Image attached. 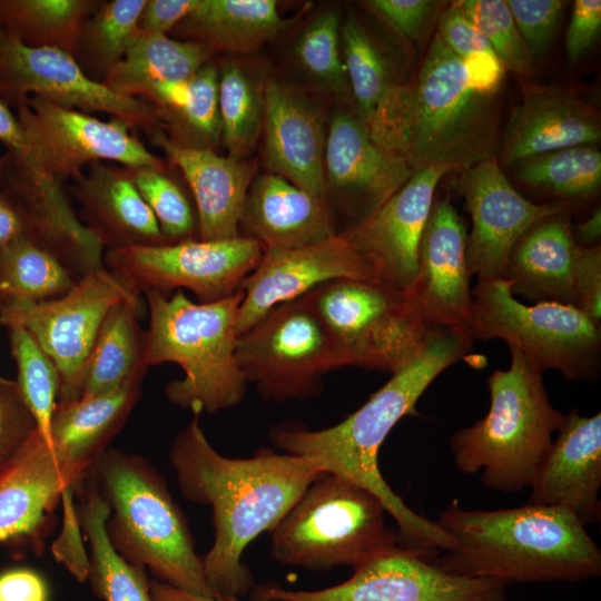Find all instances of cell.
<instances>
[{"mask_svg": "<svg viewBox=\"0 0 601 601\" xmlns=\"http://www.w3.org/2000/svg\"><path fill=\"white\" fill-rule=\"evenodd\" d=\"M600 140L598 109L566 88L535 86L514 108L495 158L503 169L550 151Z\"/></svg>", "mask_w": 601, "mask_h": 601, "instance_id": "26", "label": "cell"}, {"mask_svg": "<svg viewBox=\"0 0 601 601\" xmlns=\"http://www.w3.org/2000/svg\"><path fill=\"white\" fill-rule=\"evenodd\" d=\"M509 349L510 367L487 380L486 415L454 432L450 450L460 473L481 471L485 487L514 493L531 487L564 414L551 404L542 373L516 347Z\"/></svg>", "mask_w": 601, "mask_h": 601, "instance_id": "6", "label": "cell"}, {"mask_svg": "<svg viewBox=\"0 0 601 601\" xmlns=\"http://www.w3.org/2000/svg\"><path fill=\"white\" fill-rule=\"evenodd\" d=\"M149 312L145 363L178 364L184 376L165 394L193 414L229 410L244 398L247 383L236 359L242 290L210 303L191 302L181 289L170 297L145 290Z\"/></svg>", "mask_w": 601, "mask_h": 601, "instance_id": "5", "label": "cell"}, {"mask_svg": "<svg viewBox=\"0 0 601 601\" xmlns=\"http://www.w3.org/2000/svg\"><path fill=\"white\" fill-rule=\"evenodd\" d=\"M435 523L453 546L428 559L441 570L505 584L581 582L601 575V551L575 514L525 504L465 510L453 499Z\"/></svg>", "mask_w": 601, "mask_h": 601, "instance_id": "3", "label": "cell"}, {"mask_svg": "<svg viewBox=\"0 0 601 601\" xmlns=\"http://www.w3.org/2000/svg\"><path fill=\"white\" fill-rule=\"evenodd\" d=\"M601 236V210L597 208L593 214L577 226L575 240L578 239L583 247L597 245Z\"/></svg>", "mask_w": 601, "mask_h": 601, "instance_id": "60", "label": "cell"}, {"mask_svg": "<svg viewBox=\"0 0 601 601\" xmlns=\"http://www.w3.org/2000/svg\"><path fill=\"white\" fill-rule=\"evenodd\" d=\"M16 117L29 149V160L65 184L93 161L125 167H166L131 134L125 121H102L90 114L31 96Z\"/></svg>", "mask_w": 601, "mask_h": 601, "instance_id": "14", "label": "cell"}, {"mask_svg": "<svg viewBox=\"0 0 601 601\" xmlns=\"http://www.w3.org/2000/svg\"><path fill=\"white\" fill-rule=\"evenodd\" d=\"M335 279L380 283L371 265L341 234L302 248H265L239 286L244 298L237 315L238 336L275 306Z\"/></svg>", "mask_w": 601, "mask_h": 601, "instance_id": "21", "label": "cell"}, {"mask_svg": "<svg viewBox=\"0 0 601 601\" xmlns=\"http://www.w3.org/2000/svg\"><path fill=\"white\" fill-rule=\"evenodd\" d=\"M516 28L533 56H542L553 40L565 8L561 0H508Z\"/></svg>", "mask_w": 601, "mask_h": 601, "instance_id": "47", "label": "cell"}, {"mask_svg": "<svg viewBox=\"0 0 601 601\" xmlns=\"http://www.w3.org/2000/svg\"><path fill=\"white\" fill-rule=\"evenodd\" d=\"M466 246L464 221L450 196H445L432 207L420 244L416 276L406 294L411 309L428 332L471 335L472 288Z\"/></svg>", "mask_w": 601, "mask_h": 601, "instance_id": "18", "label": "cell"}, {"mask_svg": "<svg viewBox=\"0 0 601 601\" xmlns=\"http://www.w3.org/2000/svg\"><path fill=\"white\" fill-rule=\"evenodd\" d=\"M0 141L6 149L19 152L29 159V149L22 130L10 107L0 101Z\"/></svg>", "mask_w": 601, "mask_h": 601, "instance_id": "56", "label": "cell"}, {"mask_svg": "<svg viewBox=\"0 0 601 601\" xmlns=\"http://www.w3.org/2000/svg\"><path fill=\"white\" fill-rule=\"evenodd\" d=\"M513 176L554 197L589 199L601 186V152L597 145L550 151L518 162Z\"/></svg>", "mask_w": 601, "mask_h": 601, "instance_id": "42", "label": "cell"}, {"mask_svg": "<svg viewBox=\"0 0 601 601\" xmlns=\"http://www.w3.org/2000/svg\"><path fill=\"white\" fill-rule=\"evenodd\" d=\"M344 366L390 373L404 367L428 332L406 295L362 279H335L309 292Z\"/></svg>", "mask_w": 601, "mask_h": 601, "instance_id": "10", "label": "cell"}, {"mask_svg": "<svg viewBox=\"0 0 601 601\" xmlns=\"http://www.w3.org/2000/svg\"><path fill=\"white\" fill-rule=\"evenodd\" d=\"M236 359L264 400L317 395L327 372L344 367L309 292L270 309L237 338Z\"/></svg>", "mask_w": 601, "mask_h": 601, "instance_id": "11", "label": "cell"}, {"mask_svg": "<svg viewBox=\"0 0 601 601\" xmlns=\"http://www.w3.org/2000/svg\"><path fill=\"white\" fill-rule=\"evenodd\" d=\"M88 474L68 465L36 427L0 466V543L41 550L62 492Z\"/></svg>", "mask_w": 601, "mask_h": 601, "instance_id": "22", "label": "cell"}, {"mask_svg": "<svg viewBox=\"0 0 601 601\" xmlns=\"http://www.w3.org/2000/svg\"><path fill=\"white\" fill-rule=\"evenodd\" d=\"M290 20L274 0H198L173 31L215 52L247 53L275 38Z\"/></svg>", "mask_w": 601, "mask_h": 601, "instance_id": "33", "label": "cell"}, {"mask_svg": "<svg viewBox=\"0 0 601 601\" xmlns=\"http://www.w3.org/2000/svg\"><path fill=\"white\" fill-rule=\"evenodd\" d=\"M263 248H302L329 239L334 231L327 201L284 177L268 173L252 181L239 235Z\"/></svg>", "mask_w": 601, "mask_h": 601, "instance_id": "30", "label": "cell"}, {"mask_svg": "<svg viewBox=\"0 0 601 601\" xmlns=\"http://www.w3.org/2000/svg\"><path fill=\"white\" fill-rule=\"evenodd\" d=\"M140 296L106 267L77 279L63 296L0 309V324L24 328L53 362L60 380L57 402L78 400L83 364L102 322L119 302Z\"/></svg>", "mask_w": 601, "mask_h": 601, "instance_id": "13", "label": "cell"}, {"mask_svg": "<svg viewBox=\"0 0 601 601\" xmlns=\"http://www.w3.org/2000/svg\"><path fill=\"white\" fill-rule=\"evenodd\" d=\"M147 370L139 368L107 393L57 402L51 420V443L68 465L90 472L139 401Z\"/></svg>", "mask_w": 601, "mask_h": 601, "instance_id": "32", "label": "cell"}, {"mask_svg": "<svg viewBox=\"0 0 601 601\" xmlns=\"http://www.w3.org/2000/svg\"><path fill=\"white\" fill-rule=\"evenodd\" d=\"M127 168L168 243L195 239L191 236L198 230L196 210L181 186L168 175L166 167Z\"/></svg>", "mask_w": 601, "mask_h": 601, "instance_id": "45", "label": "cell"}, {"mask_svg": "<svg viewBox=\"0 0 601 601\" xmlns=\"http://www.w3.org/2000/svg\"><path fill=\"white\" fill-rule=\"evenodd\" d=\"M97 0H0V29L33 48L73 56L83 22Z\"/></svg>", "mask_w": 601, "mask_h": 601, "instance_id": "38", "label": "cell"}, {"mask_svg": "<svg viewBox=\"0 0 601 601\" xmlns=\"http://www.w3.org/2000/svg\"><path fill=\"white\" fill-rule=\"evenodd\" d=\"M601 414L573 408L531 485L528 504L572 511L583 526L600 521Z\"/></svg>", "mask_w": 601, "mask_h": 601, "instance_id": "25", "label": "cell"}, {"mask_svg": "<svg viewBox=\"0 0 601 601\" xmlns=\"http://www.w3.org/2000/svg\"><path fill=\"white\" fill-rule=\"evenodd\" d=\"M263 252L257 240L244 236L188 239L105 250L104 266L138 293L188 289L199 303H210L238 292Z\"/></svg>", "mask_w": 601, "mask_h": 601, "instance_id": "12", "label": "cell"}, {"mask_svg": "<svg viewBox=\"0 0 601 601\" xmlns=\"http://www.w3.org/2000/svg\"><path fill=\"white\" fill-rule=\"evenodd\" d=\"M341 47L355 115L375 142L401 155L410 83L354 16L341 26Z\"/></svg>", "mask_w": 601, "mask_h": 601, "instance_id": "27", "label": "cell"}, {"mask_svg": "<svg viewBox=\"0 0 601 601\" xmlns=\"http://www.w3.org/2000/svg\"><path fill=\"white\" fill-rule=\"evenodd\" d=\"M385 513L371 491L324 471L269 531L270 556L279 564L313 571L355 569L397 546Z\"/></svg>", "mask_w": 601, "mask_h": 601, "instance_id": "8", "label": "cell"}, {"mask_svg": "<svg viewBox=\"0 0 601 601\" xmlns=\"http://www.w3.org/2000/svg\"><path fill=\"white\" fill-rule=\"evenodd\" d=\"M506 588L493 579L447 573L396 546L355 568L339 584L319 590L255 584L252 601H510Z\"/></svg>", "mask_w": 601, "mask_h": 601, "instance_id": "15", "label": "cell"}, {"mask_svg": "<svg viewBox=\"0 0 601 601\" xmlns=\"http://www.w3.org/2000/svg\"><path fill=\"white\" fill-rule=\"evenodd\" d=\"M31 96L86 114L105 112L148 134L162 128L148 101L119 95L90 79L60 49L28 47L0 29V101L17 109Z\"/></svg>", "mask_w": 601, "mask_h": 601, "instance_id": "16", "label": "cell"}, {"mask_svg": "<svg viewBox=\"0 0 601 601\" xmlns=\"http://www.w3.org/2000/svg\"><path fill=\"white\" fill-rule=\"evenodd\" d=\"M149 589L152 601H239L236 597H203L176 589L165 582L151 579Z\"/></svg>", "mask_w": 601, "mask_h": 601, "instance_id": "58", "label": "cell"}, {"mask_svg": "<svg viewBox=\"0 0 601 601\" xmlns=\"http://www.w3.org/2000/svg\"><path fill=\"white\" fill-rule=\"evenodd\" d=\"M140 99L155 107L162 129L176 142L214 150L220 140L218 66L213 60L184 81L149 87Z\"/></svg>", "mask_w": 601, "mask_h": 601, "instance_id": "34", "label": "cell"}, {"mask_svg": "<svg viewBox=\"0 0 601 601\" xmlns=\"http://www.w3.org/2000/svg\"><path fill=\"white\" fill-rule=\"evenodd\" d=\"M0 193L16 210L23 236L76 279L105 267V249L78 219L63 184L17 151L0 156Z\"/></svg>", "mask_w": 601, "mask_h": 601, "instance_id": "17", "label": "cell"}, {"mask_svg": "<svg viewBox=\"0 0 601 601\" xmlns=\"http://www.w3.org/2000/svg\"><path fill=\"white\" fill-rule=\"evenodd\" d=\"M573 306L594 324L601 321V246H581L575 276Z\"/></svg>", "mask_w": 601, "mask_h": 601, "instance_id": "51", "label": "cell"}, {"mask_svg": "<svg viewBox=\"0 0 601 601\" xmlns=\"http://www.w3.org/2000/svg\"><path fill=\"white\" fill-rule=\"evenodd\" d=\"M471 335L433 331L423 347L354 413L341 423L308 430L289 421L275 425L270 441L283 452L316 460L326 472L345 476L375 494L396 521L397 546L432 559L453 546L433 521L415 513L384 480L378 452L400 420L418 415L416 403L430 384L470 352Z\"/></svg>", "mask_w": 601, "mask_h": 601, "instance_id": "2", "label": "cell"}, {"mask_svg": "<svg viewBox=\"0 0 601 601\" xmlns=\"http://www.w3.org/2000/svg\"><path fill=\"white\" fill-rule=\"evenodd\" d=\"M168 456L181 494L211 509L214 543L201 558L210 591L215 597L245 595L255 583L244 551L277 524L323 466L268 447L246 459L224 456L208 441L197 414L174 437Z\"/></svg>", "mask_w": 601, "mask_h": 601, "instance_id": "1", "label": "cell"}, {"mask_svg": "<svg viewBox=\"0 0 601 601\" xmlns=\"http://www.w3.org/2000/svg\"><path fill=\"white\" fill-rule=\"evenodd\" d=\"M580 248L568 211L545 217L516 240L502 279L510 284L513 296L573 306Z\"/></svg>", "mask_w": 601, "mask_h": 601, "instance_id": "31", "label": "cell"}, {"mask_svg": "<svg viewBox=\"0 0 601 601\" xmlns=\"http://www.w3.org/2000/svg\"><path fill=\"white\" fill-rule=\"evenodd\" d=\"M198 0H147L138 20V30L167 35L197 6Z\"/></svg>", "mask_w": 601, "mask_h": 601, "instance_id": "53", "label": "cell"}, {"mask_svg": "<svg viewBox=\"0 0 601 601\" xmlns=\"http://www.w3.org/2000/svg\"><path fill=\"white\" fill-rule=\"evenodd\" d=\"M35 428L33 420L0 428V466L13 455Z\"/></svg>", "mask_w": 601, "mask_h": 601, "instance_id": "57", "label": "cell"}, {"mask_svg": "<svg viewBox=\"0 0 601 601\" xmlns=\"http://www.w3.org/2000/svg\"><path fill=\"white\" fill-rule=\"evenodd\" d=\"M445 174L441 168L414 170L383 205L339 233L371 265L380 283L405 295L416 276L421 239Z\"/></svg>", "mask_w": 601, "mask_h": 601, "instance_id": "20", "label": "cell"}, {"mask_svg": "<svg viewBox=\"0 0 601 601\" xmlns=\"http://www.w3.org/2000/svg\"><path fill=\"white\" fill-rule=\"evenodd\" d=\"M264 88L265 85L236 61L218 67L220 140L233 159L244 160L262 134Z\"/></svg>", "mask_w": 601, "mask_h": 601, "instance_id": "41", "label": "cell"}, {"mask_svg": "<svg viewBox=\"0 0 601 601\" xmlns=\"http://www.w3.org/2000/svg\"><path fill=\"white\" fill-rule=\"evenodd\" d=\"M147 0L98 1L80 31L73 58L90 79L102 83L138 31Z\"/></svg>", "mask_w": 601, "mask_h": 601, "instance_id": "40", "label": "cell"}, {"mask_svg": "<svg viewBox=\"0 0 601 601\" xmlns=\"http://www.w3.org/2000/svg\"><path fill=\"white\" fill-rule=\"evenodd\" d=\"M22 235L23 228L16 210L0 193V250Z\"/></svg>", "mask_w": 601, "mask_h": 601, "instance_id": "59", "label": "cell"}, {"mask_svg": "<svg viewBox=\"0 0 601 601\" xmlns=\"http://www.w3.org/2000/svg\"><path fill=\"white\" fill-rule=\"evenodd\" d=\"M69 181L78 219L104 249L169 244L127 167L93 161Z\"/></svg>", "mask_w": 601, "mask_h": 601, "instance_id": "28", "label": "cell"}, {"mask_svg": "<svg viewBox=\"0 0 601 601\" xmlns=\"http://www.w3.org/2000/svg\"><path fill=\"white\" fill-rule=\"evenodd\" d=\"M471 335L505 341L542 374L555 370L573 382L600 376V326L572 305H525L502 278L479 279L472 288Z\"/></svg>", "mask_w": 601, "mask_h": 601, "instance_id": "9", "label": "cell"}, {"mask_svg": "<svg viewBox=\"0 0 601 601\" xmlns=\"http://www.w3.org/2000/svg\"><path fill=\"white\" fill-rule=\"evenodd\" d=\"M213 55L200 42L138 30L102 85L119 95L140 98L154 85L190 78Z\"/></svg>", "mask_w": 601, "mask_h": 601, "instance_id": "35", "label": "cell"}, {"mask_svg": "<svg viewBox=\"0 0 601 601\" xmlns=\"http://www.w3.org/2000/svg\"><path fill=\"white\" fill-rule=\"evenodd\" d=\"M413 173L402 155L371 138L355 114L332 116L324 150L326 196L336 195L356 221L383 205Z\"/></svg>", "mask_w": 601, "mask_h": 601, "instance_id": "23", "label": "cell"}, {"mask_svg": "<svg viewBox=\"0 0 601 601\" xmlns=\"http://www.w3.org/2000/svg\"><path fill=\"white\" fill-rule=\"evenodd\" d=\"M460 9L486 38L505 70L529 75L534 56L521 37L505 0H460Z\"/></svg>", "mask_w": 601, "mask_h": 601, "instance_id": "46", "label": "cell"}, {"mask_svg": "<svg viewBox=\"0 0 601 601\" xmlns=\"http://www.w3.org/2000/svg\"><path fill=\"white\" fill-rule=\"evenodd\" d=\"M499 127V95L476 91L463 60L435 33L410 85L401 155L413 170L462 173L496 156Z\"/></svg>", "mask_w": 601, "mask_h": 601, "instance_id": "7", "label": "cell"}, {"mask_svg": "<svg viewBox=\"0 0 601 601\" xmlns=\"http://www.w3.org/2000/svg\"><path fill=\"white\" fill-rule=\"evenodd\" d=\"M28 420L33 417L22 402L17 383L0 377V428Z\"/></svg>", "mask_w": 601, "mask_h": 601, "instance_id": "55", "label": "cell"}, {"mask_svg": "<svg viewBox=\"0 0 601 601\" xmlns=\"http://www.w3.org/2000/svg\"><path fill=\"white\" fill-rule=\"evenodd\" d=\"M436 33L444 45L462 60L475 53H495L486 38L455 1L439 16Z\"/></svg>", "mask_w": 601, "mask_h": 601, "instance_id": "50", "label": "cell"}, {"mask_svg": "<svg viewBox=\"0 0 601 601\" xmlns=\"http://www.w3.org/2000/svg\"><path fill=\"white\" fill-rule=\"evenodd\" d=\"M140 312V296L121 300L109 311L81 370L78 398L107 393L139 368H148Z\"/></svg>", "mask_w": 601, "mask_h": 601, "instance_id": "37", "label": "cell"}, {"mask_svg": "<svg viewBox=\"0 0 601 601\" xmlns=\"http://www.w3.org/2000/svg\"><path fill=\"white\" fill-rule=\"evenodd\" d=\"M601 30V1L577 0L565 38L571 61L581 59L595 43Z\"/></svg>", "mask_w": 601, "mask_h": 601, "instance_id": "52", "label": "cell"}, {"mask_svg": "<svg viewBox=\"0 0 601 601\" xmlns=\"http://www.w3.org/2000/svg\"><path fill=\"white\" fill-rule=\"evenodd\" d=\"M341 26L337 11L322 12L297 37L293 53L302 70L318 86L337 98L349 99L341 47Z\"/></svg>", "mask_w": 601, "mask_h": 601, "instance_id": "44", "label": "cell"}, {"mask_svg": "<svg viewBox=\"0 0 601 601\" xmlns=\"http://www.w3.org/2000/svg\"><path fill=\"white\" fill-rule=\"evenodd\" d=\"M150 140L176 166L187 181L195 201L201 240L240 236L239 224L257 166L252 161L223 157L208 148L187 147L170 139L162 128Z\"/></svg>", "mask_w": 601, "mask_h": 601, "instance_id": "29", "label": "cell"}, {"mask_svg": "<svg viewBox=\"0 0 601 601\" xmlns=\"http://www.w3.org/2000/svg\"><path fill=\"white\" fill-rule=\"evenodd\" d=\"M9 331L11 353L18 368V391L37 431L52 445L50 428L60 385L58 371L24 328L12 327Z\"/></svg>", "mask_w": 601, "mask_h": 601, "instance_id": "43", "label": "cell"}, {"mask_svg": "<svg viewBox=\"0 0 601 601\" xmlns=\"http://www.w3.org/2000/svg\"><path fill=\"white\" fill-rule=\"evenodd\" d=\"M76 280L58 259L23 235L0 250V309L59 298Z\"/></svg>", "mask_w": 601, "mask_h": 601, "instance_id": "39", "label": "cell"}, {"mask_svg": "<svg viewBox=\"0 0 601 601\" xmlns=\"http://www.w3.org/2000/svg\"><path fill=\"white\" fill-rule=\"evenodd\" d=\"M89 476L109 510L108 539L124 559L176 589L215 597L187 520L165 479L146 457L108 449Z\"/></svg>", "mask_w": 601, "mask_h": 601, "instance_id": "4", "label": "cell"}, {"mask_svg": "<svg viewBox=\"0 0 601 601\" xmlns=\"http://www.w3.org/2000/svg\"><path fill=\"white\" fill-rule=\"evenodd\" d=\"M75 490L69 487L61 494L63 524L60 536L53 543L52 553L79 582H83L89 573V556L83 546V534L73 500Z\"/></svg>", "mask_w": 601, "mask_h": 601, "instance_id": "49", "label": "cell"}, {"mask_svg": "<svg viewBox=\"0 0 601 601\" xmlns=\"http://www.w3.org/2000/svg\"><path fill=\"white\" fill-rule=\"evenodd\" d=\"M0 601H48V587L31 569H10L0 573Z\"/></svg>", "mask_w": 601, "mask_h": 601, "instance_id": "54", "label": "cell"}, {"mask_svg": "<svg viewBox=\"0 0 601 601\" xmlns=\"http://www.w3.org/2000/svg\"><path fill=\"white\" fill-rule=\"evenodd\" d=\"M457 190L472 219L466 259L471 276L502 278L516 240L536 221L566 211L561 203L535 204L510 183L496 158L460 173Z\"/></svg>", "mask_w": 601, "mask_h": 601, "instance_id": "19", "label": "cell"}, {"mask_svg": "<svg viewBox=\"0 0 601 601\" xmlns=\"http://www.w3.org/2000/svg\"><path fill=\"white\" fill-rule=\"evenodd\" d=\"M77 513L89 551L87 580L102 601H152L146 570L129 563L111 545L106 522L109 510L88 476L75 490Z\"/></svg>", "mask_w": 601, "mask_h": 601, "instance_id": "36", "label": "cell"}, {"mask_svg": "<svg viewBox=\"0 0 601 601\" xmlns=\"http://www.w3.org/2000/svg\"><path fill=\"white\" fill-rule=\"evenodd\" d=\"M376 17L401 38L421 43L443 1L370 0L364 2Z\"/></svg>", "mask_w": 601, "mask_h": 601, "instance_id": "48", "label": "cell"}, {"mask_svg": "<svg viewBox=\"0 0 601 601\" xmlns=\"http://www.w3.org/2000/svg\"><path fill=\"white\" fill-rule=\"evenodd\" d=\"M265 167L327 201L324 178L326 130L319 107L288 83L270 79L264 88Z\"/></svg>", "mask_w": 601, "mask_h": 601, "instance_id": "24", "label": "cell"}]
</instances>
